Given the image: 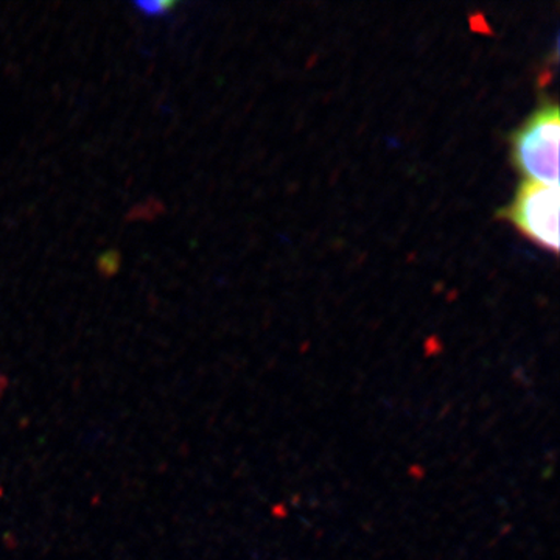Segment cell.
I'll return each instance as SVG.
<instances>
[{
    "label": "cell",
    "instance_id": "cell-2",
    "mask_svg": "<svg viewBox=\"0 0 560 560\" xmlns=\"http://www.w3.org/2000/svg\"><path fill=\"white\" fill-rule=\"evenodd\" d=\"M559 186L525 180L514 200L500 217L510 220L525 237L544 249L558 254L559 243Z\"/></svg>",
    "mask_w": 560,
    "mask_h": 560
},
{
    "label": "cell",
    "instance_id": "cell-3",
    "mask_svg": "<svg viewBox=\"0 0 560 560\" xmlns=\"http://www.w3.org/2000/svg\"><path fill=\"white\" fill-rule=\"evenodd\" d=\"M140 10L147 14H162L167 13L172 9V2H142L138 3Z\"/></svg>",
    "mask_w": 560,
    "mask_h": 560
},
{
    "label": "cell",
    "instance_id": "cell-1",
    "mask_svg": "<svg viewBox=\"0 0 560 560\" xmlns=\"http://www.w3.org/2000/svg\"><path fill=\"white\" fill-rule=\"evenodd\" d=\"M560 110L545 102L511 136L512 164L526 180L559 186Z\"/></svg>",
    "mask_w": 560,
    "mask_h": 560
}]
</instances>
